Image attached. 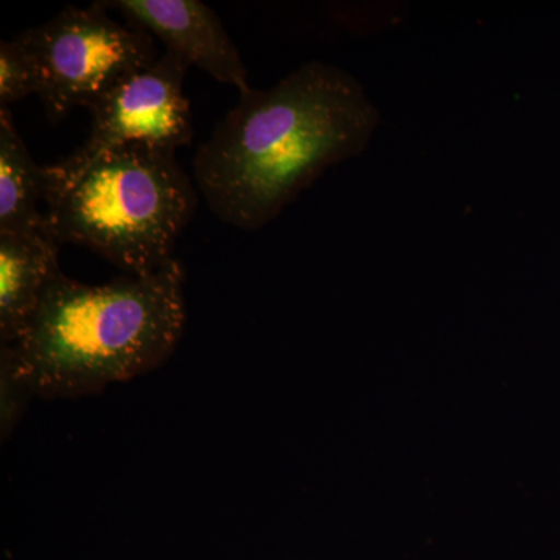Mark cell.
<instances>
[{"instance_id":"1","label":"cell","mask_w":560,"mask_h":560,"mask_svg":"<svg viewBox=\"0 0 560 560\" xmlns=\"http://www.w3.org/2000/svg\"><path fill=\"white\" fill-rule=\"evenodd\" d=\"M378 124L355 77L311 61L271 90L242 92L195 154L194 183L217 219L257 231L327 168L363 153Z\"/></svg>"},{"instance_id":"2","label":"cell","mask_w":560,"mask_h":560,"mask_svg":"<svg viewBox=\"0 0 560 560\" xmlns=\"http://www.w3.org/2000/svg\"><path fill=\"white\" fill-rule=\"evenodd\" d=\"M178 260L103 285L51 278L24 335L9 349L35 396L70 399L156 370L186 326Z\"/></svg>"},{"instance_id":"3","label":"cell","mask_w":560,"mask_h":560,"mask_svg":"<svg viewBox=\"0 0 560 560\" xmlns=\"http://www.w3.org/2000/svg\"><path fill=\"white\" fill-rule=\"evenodd\" d=\"M176 151L147 143L75 150L44 167L46 230L131 276L167 267L198 206Z\"/></svg>"},{"instance_id":"4","label":"cell","mask_w":560,"mask_h":560,"mask_svg":"<svg viewBox=\"0 0 560 560\" xmlns=\"http://www.w3.org/2000/svg\"><path fill=\"white\" fill-rule=\"evenodd\" d=\"M103 2L68 7L40 25L21 32L40 72L39 98L51 121L70 110L90 109L131 73L158 60L149 33L108 16Z\"/></svg>"},{"instance_id":"5","label":"cell","mask_w":560,"mask_h":560,"mask_svg":"<svg viewBox=\"0 0 560 560\" xmlns=\"http://www.w3.org/2000/svg\"><path fill=\"white\" fill-rule=\"evenodd\" d=\"M187 65L165 50L147 68L131 73L91 106L84 151L147 143L176 151L194 139L189 101L184 95Z\"/></svg>"},{"instance_id":"6","label":"cell","mask_w":560,"mask_h":560,"mask_svg":"<svg viewBox=\"0 0 560 560\" xmlns=\"http://www.w3.org/2000/svg\"><path fill=\"white\" fill-rule=\"evenodd\" d=\"M128 24L156 36L165 50L197 66L238 92L250 90L248 72L215 11L200 0H114L103 2Z\"/></svg>"},{"instance_id":"7","label":"cell","mask_w":560,"mask_h":560,"mask_svg":"<svg viewBox=\"0 0 560 560\" xmlns=\"http://www.w3.org/2000/svg\"><path fill=\"white\" fill-rule=\"evenodd\" d=\"M60 245L47 232L0 234V345H14L31 323L51 278Z\"/></svg>"},{"instance_id":"8","label":"cell","mask_w":560,"mask_h":560,"mask_svg":"<svg viewBox=\"0 0 560 560\" xmlns=\"http://www.w3.org/2000/svg\"><path fill=\"white\" fill-rule=\"evenodd\" d=\"M39 202L44 167L28 153L10 109H0V234L47 232Z\"/></svg>"},{"instance_id":"9","label":"cell","mask_w":560,"mask_h":560,"mask_svg":"<svg viewBox=\"0 0 560 560\" xmlns=\"http://www.w3.org/2000/svg\"><path fill=\"white\" fill-rule=\"evenodd\" d=\"M40 72L35 55L18 33L0 44V109H10L13 103L38 95Z\"/></svg>"},{"instance_id":"10","label":"cell","mask_w":560,"mask_h":560,"mask_svg":"<svg viewBox=\"0 0 560 560\" xmlns=\"http://www.w3.org/2000/svg\"><path fill=\"white\" fill-rule=\"evenodd\" d=\"M35 396L27 381L22 377L9 349H0V431L2 440L13 433L22 418L27 400Z\"/></svg>"}]
</instances>
